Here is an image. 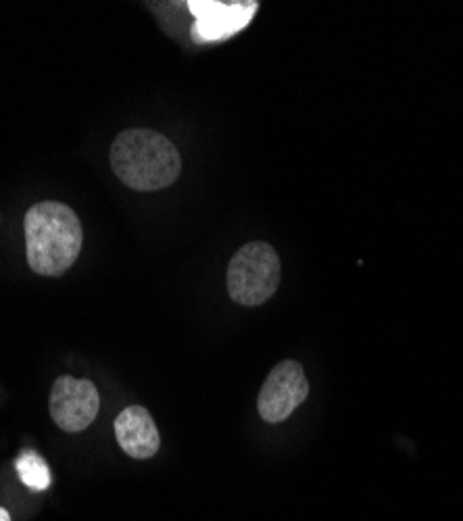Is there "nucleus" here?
I'll return each instance as SVG.
<instances>
[{
  "mask_svg": "<svg viewBox=\"0 0 463 521\" xmlns=\"http://www.w3.org/2000/svg\"><path fill=\"white\" fill-rule=\"evenodd\" d=\"M111 169L132 190L155 192L180 178L182 157L176 144L163 134L134 128L124 130L113 140Z\"/></svg>",
  "mask_w": 463,
  "mask_h": 521,
  "instance_id": "1",
  "label": "nucleus"
},
{
  "mask_svg": "<svg viewBox=\"0 0 463 521\" xmlns=\"http://www.w3.org/2000/svg\"><path fill=\"white\" fill-rule=\"evenodd\" d=\"M26 255L32 271L40 276H61L76 263L84 230L71 207L55 201L34 205L26 213Z\"/></svg>",
  "mask_w": 463,
  "mask_h": 521,
  "instance_id": "2",
  "label": "nucleus"
},
{
  "mask_svg": "<svg viewBox=\"0 0 463 521\" xmlns=\"http://www.w3.org/2000/svg\"><path fill=\"white\" fill-rule=\"evenodd\" d=\"M280 278L282 265L274 246L249 242L238 248L228 265V292L238 305L257 307L276 294Z\"/></svg>",
  "mask_w": 463,
  "mask_h": 521,
  "instance_id": "3",
  "label": "nucleus"
},
{
  "mask_svg": "<svg viewBox=\"0 0 463 521\" xmlns=\"http://www.w3.org/2000/svg\"><path fill=\"white\" fill-rule=\"evenodd\" d=\"M307 394L309 382L301 363L292 359L282 361L272 369V374L261 386L257 401L259 415L267 424H280L307 399Z\"/></svg>",
  "mask_w": 463,
  "mask_h": 521,
  "instance_id": "4",
  "label": "nucleus"
},
{
  "mask_svg": "<svg viewBox=\"0 0 463 521\" xmlns=\"http://www.w3.org/2000/svg\"><path fill=\"white\" fill-rule=\"evenodd\" d=\"M101 394L90 380L61 376L53 384L51 415L65 432H82L99 415Z\"/></svg>",
  "mask_w": 463,
  "mask_h": 521,
  "instance_id": "5",
  "label": "nucleus"
},
{
  "mask_svg": "<svg viewBox=\"0 0 463 521\" xmlns=\"http://www.w3.org/2000/svg\"><path fill=\"white\" fill-rule=\"evenodd\" d=\"M190 13L197 17L192 36L197 42H219L249 26L257 3H222V0H192Z\"/></svg>",
  "mask_w": 463,
  "mask_h": 521,
  "instance_id": "6",
  "label": "nucleus"
},
{
  "mask_svg": "<svg viewBox=\"0 0 463 521\" xmlns=\"http://www.w3.org/2000/svg\"><path fill=\"white\" fill-rule=\"evenodd\" d=\"M115 436L121 449L132 459H151L161 446V436L153 415L140 405L126 407L117 415Z\"/></svg>",
  "mask_w": 463,
  "mask_h": 521,
  "instance_id": "7",
  "label": "nucleus"
},
{
  "mask_svg": "<svg viewBox=\"0 0 463 521\" xmlns=\"http://www.w3.org/2000/svg\"><path fill=\"white\" fill-rule=\"evenodd\" d=\"M19 480L32 490H46L51 486V469L36 451H23L15 463Z\"/></svg>",
  "mask_w": 463,
  "mask_h": 521,
  "instance_id": "8",
  "label": "nucleus"
},
{
  "mask_svg": "<svg viewBox=\"0 0 463 521\" xmlns=\"http://www.w3.org/2000/svg\"><path fill=\"white\" fill-rule=\"evenodd\" d=\"M0 521H11V515H9V511H7V509H3V507H0Z\"/></svg>",
  "mask_w": 463,
  "mask_h": 521,
  "instance_id": "9",
  "label": "nucleus"
}]
</instances>
